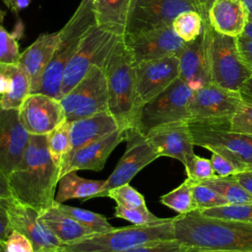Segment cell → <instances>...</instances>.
I'll return each mask as SVG.
<instances>
[{
	"mask_svg": "<svg viewBox=\"0 0 252 252\" xmlns=\"http://www.w3.org/2000/svg\"><path fill=\"white\" fill-rule=\"evenodd\" d=\"M243 100L239 92L213 83L193 91L189 101V123L230 126V121Z\"/></svg>",
	"mask_w": 252,
	"mask_h": 252,
	"instance_id": "cell-10",
	"label": "cell"
},
{
	"mask_svg": "<svg viewBox=\"0 0 252 252\" xmlns=\"http://www.w3.org/2000/svg\"><path fill=\"white\" fill-rule=\"evenodd\" d=\"M60 167L47 148L46 135H31L23 158L7 176L12 198L39 214L53 207Z\"/></svg>",
	"mask_w": 252,
	"mask_h": 252,
	"instance_id": "cell-1",
	"label": "cell"
},
{
	"mask_svg": "<svg viewBox=\"0 0 252 252\" xmlns=\"http://www.w3.org/2000/svg\"><path fill=\"white\" fill-rule=\"evenodd\" d=\"M174 237L196 250L252 251V224L203 216L198 210L173 217Z\"/></svg>",
	"mask_w": 252,
	"mask_h": 252,
	"instance_id": "cell-2",
	"label": "cell"
},
{
	"mask_svg": "<svg viewBox=\"0 0 252 252\" xmlns=\"http://www.w3.org/2000/svg\"><path fill=\"white\" fill-rule=\"evenodd\" d=\"M131 0H94L96 26L123 36L126 32Z\"/></svg>",
	"mask_w": 252,
	"mask_h": 252,
	"instance_id": "cell-26",
	"label": "cell"
},
{
	"mask_svg": "<svg viewBox=\"0 0 252 252\" xmlns=\"http://www.w3.org/2000/svg\"><path fill=\"white\" fill-rule=\"evenodd\" d=\"M235 179L239 182V184L252 195V170L240 171L234 174Z\"/></svg>",
	"mask_w": 252,
	"mask_h": 252,
	"instance_id": "cell-47",
	"label": "cell"
},
{
	"mask_svg": "<svg viewBox=\"0 0 252 252\" xmlns=\"http://www.w3.org/2000/svg\"><path fill=\"white\" fill-rule=\"evenodd\" d=\"M189 127L195 146L221 155L239 172L252 170V135L232 131L224 125L189 123Z\"/></svg>",
	"mask_w": 252,
	"mask_h": 252,
	"instance_id": "cell-7",
	"label": "cell"
},
{
	"mask_svg": "<svg viewBox=\"0 0 252 252\" xmlns=\"http://www.w3.org/2000/svg\"><path fill=\"white\" fill-rule=\"evenodd\" d=\"M7 212L11 228L24 234L32 242L34 252L56 249L62 246L61 241L39 221V213L34 209L12 198Z\"/></svg>",
	"mask_w": 252,
	"mask_h": 252,
	"instance_id": "cell-19",
	"label": "cell"
},
{
	"mask_svg": "<svg viewBox=\"0 0 252 252\" xmlns=\"http://www.w3.org/2000/svg\"><path fill=\"white\" fill-rule=\"evenodd\" d=\"M31 134L24 127L19 109L0 105V171L8 176L19 164Z\"/></svg>",
	"mask_w": 252,
	"mask_h": 252,
	"instance_id": "cell-18",
	"label": "cell"
},
{
	"mask_svg": "<svg viewBox=\"0 0 252 252\" xmlns=\"http://www.w3.org/2000/svg\"><path fill=\"white\" fill-rule=\"evenodd\" d=\"M192 185L193 183L186 178L177 188L162 195L159 199L160 203L178 214H187L196 210L193 201Z\"/></svg>",
	"mask_w": 252,
	"mask_h": 252,
	"instance_id": "cell-32",
	"label": "cell"
},
{
	"mask_svg": "<svg viewBox=\"0 0 252 252\" xmlns=\"http://www.w3.org/2000/svg\"><path fill=\"white\" fill-rule=\"evenodd\" d=\"M237 43L244 60L249 65H252V39L244 35H240L237 37Z\"/></svg>",
	"mask_w": 252,
	"mask_h": 252,
	"instance_id": "cell-45",
	"label": "cell"
},
{
	"mask_svg": "<svg viewBox=\"0 0 252 252\" xmlns=\"http://www.w3.org/2000/svg\"><path fill=\"white\" fill-rule=\"evenodd\" d=\"M114 216L130 221L135 225L147 224L160 220V218L156 217L152 214L147 207L143 208H128L120 205H116Z\"/></svg>",
	"mask_w": 252,
	"mask_h": 252,
	"instance_id": "cell-39",
	"label": "cell"
},
{
	"mask_svg": "<svg viewBox=\"0 0 252 252\" xmlns=\"http://www.w3.org/2000/svg\"><path fill=\"white\" fill-rule=\"evenodd\" d=\"M106 196L113 199L116 202V205L128 208L147 207L144 196L135 188L130 186L129 183L111 189Z\"/></svg>",
	"mask_w": 252,
	"mask_h": 252,
	"instance_id": "cell-36",
	"label": "cell"
},
{
	"mask_svg": "<svg viewBox=\"0 0 252 252\" xmlns=\"http://www.w3.org/2000/svg\"><path fill=\"white\" fill-rule=\"evenodd\" d=\"M5 252H34L32 242L19 231L13 230L4 242Z\"/></svg>",
	"mask_w": 252,
	"mask_h": 252,
	"instance_id": "cell-42",
	"label": "cell"
},
{
	"mask_svg": "<svg viewBox=\"0 0 252 252\" xmlns=\"http://www.w3.org/2000/svg\"><path fill=\"white\" fill-rule=\"evenodd\" d=\"M187 178L193 183H200L207 179L216 177L217 174L213 168L211 159L195 156L191 168L186 171Z\"/></svg>",
	"mask_w": 252,
	"mask_h": 252,
	"instance_id": "cell-40",
	"label": "cell"
},
{
	"mask_svg": "<svg viewBox=\"0 0 252 252\" xmlns=\"http://www.w3.org/2000/svg\"><path fill=\"white\" fill-rule=\"evenodd\" d=\"M107 81L104 69L93 65L86 76L61 99L66 121L72 122L108 111Z\"/></svg>",
	"mask_w": 252,
	"mask_h": 252,
	"instance_id": "cell-11",
	"label": "cell"
},
{
	"mask_svg": "<svg viewBox=\"0 0 252 252\" xmlns=\"http://www.w3.org/2000/svg\"><path fill=\"white\" fill-rule=\"evenodd\" d=\"M194 252H252V251H237V250H196Z\"/></svg>",
	"mask_w": 252,
	"mask_h": 252,
	"instance_id": "cell-54",
	"label": "cell"
},
{
	"mask_svg": "<svg viewBox=\"0 0 252 252\" xmlns=\"http://www.w3.org/2000/svg\"><path fill=\"white\" fill-rule=\"evenodd\" d=\"M0 252H5V246H4V242L0 240Z\"/></svg>",
	"mask_w": 252,
	"mask_h": 252,
	"instance_id": "cell-56",
	"label": "cell"
},
{
	"mask_svg": "<svg viewBox=\"0 0 252 252\" xmlns=\"http://www.w3.org/2000/svg\"><path fill=\"white\" fill-rule=\"evenodd\" d=\"M8 71L11 78L10 89L0 97V105L6 109H19L31 94V80L19 65H8Z\"/></svg>",
	"mask_w": 252,
	"mask_h": 252,
	"instance_id": "cell-28",
	"label": "cell"
},
{
	"mask_svg": "<svg viewBox=\"0 0 252 252\" xmlns=\"http://www.w3.org/2000/svg\"><path fill=\"white\" fill-rule=\"evenodd\" d=\"M12 193L9 187L8 178L0 171V198H11Z\"/></svg>",
	"mask_w": 252,
	"mask_h": 252,
	"instance_id": "cell-49",
	"label": "cell"
},
{
	"mask_svg": "<svg viewBox=\"0 0 252 252\" xmlns=\"http://www.w3.org/2000/svg\"><path fill=\"white\" fill-rule=\"evenodd\" d=\"M158 157L179 160L188 171L196 156L188 121L172 122L152 129L146 134Z\"/></svg>",
	"mask_w": 252,
	"mask_h": 252,
	"instance_id": "cell-15",
	"label": "cell"
},
{
	"mask_svg": "<svg viewBox=\"0 0 252 252\" xmlns=\"http://www.w3.org/2000/svg\"><path fill=\"white\" fill-rule=\"evenodd\" d=\"M123 140H125L124 132L118 129L110 135L75 151L64 159L60 167L59 177L70 171H100L111 152Z\"/></svg>",
	"mask_w": 252,
	"mask_h": 252,
	"instance_id": "cell-20",
	"label": "cell"
},
{
	"mask_svg": "<svg viewBox=\"0 0 252 252\" xmlns=\"http://www.w3.org/2000/svg\"><path fill=\"white\" fill-rule=\"evenodd\" d=\"M2 1H3V2H4V4H5V5H6V6L9 8V7H10V4H11V1H12V0H2Z\"/></svg>",
	"mask_w": 252,
	"mask_h": 252,
	"instance_id": "cell-58",
	"label": "cell"
},
{
	"mask_svg": "<svg viewBox=\"0 0 252 252\" xmlns=\"http://www.w3.org/2000/svg\"><path fill=\"white\" fill-rule=\"evenodd\" d=\"M138 106L141 107L179 78L177 56H168L135 65Z\"/></svg>",
	"mask_w": 252,
	"mask_h": 252,
	"instance_id": "cell-16",
	"label": "cell"
},
{
	"mask_svg": "<svg viewBox=\"0 0 252 252\" xmlns=\"http://www.w3.org/2000/svg\"><path fill=\"white\" fill-rule=\"evenodd\" d=\"M199 212L206 217L238 220L252 224V202L246 204H227Z\"/></svg>",
	"mask_w": 252,
	"mask_h": 252,
	"instance_id": "cell-34",
	"label": "cell"
},
{
	"mask_svg": "<svg viewBox=\"0 0 252 252\" xmlns=\"http://www.w3.org/2000/svg\"><path fill=\"white\" fill-rule=\"evenodd\" d=\"M95 25L94 0H82L73 16L59 31L57 48L35 94H43L60 100L64 70L77 52L86 33Z\"/></svg>",
	"mask_w": 252,
	"mask_h": 252,
	"instance_id": "cell-4",
	"label": "cell"
},
{
	"mask_svg": "<svg viewBox=\"0 0 252 252\" xmlns=\"http://www.w3.org/2000/svg\"><path fill=\"white\" fill-rule=\"evenodd\" d=\"M4 17H5V11H3V10L0 9V22H2V20L4 19Z\"/></svg>",
	"mask_w": 252,
	"mask_h": 252,
	"instance_id": "cell-57",
	"label": "cell"
},
{
	"mask_svg": "<svg viewBox=\"0 0 252 252\" xmlns=\"http://www.w3.org/2000/svg\"><path fill=\"white\" fill-rule=\"evenodd\" d=\"M175 33L184 41H194L203 31V18L197 11L179 14L171 24Z\"/></svg>",
	"mask_w": 252,
	"mask_h": 252,
	"instance_id": "cell-33",
	"label": "cell"
},
{
	"mask_svg": "<svg viewBox=\"0 0 252 252\" xmlns=\"http://www.w3.org/2000/svg\"><path fill=\"white\" fill-rule=\"evenodd\" d=\"M69 123L71 141L69 155L119 129L117 122L108 111L99 112Z\"/></svg>",
	"mask_w": 252,
	"mask_h": 252,
	"instance_id": "cell-24",
	"label": "cell"
},
{
	"mask_svg": "<svg viewBox=\"0 0 252 252\" xmlns=\"http://www.w3.org/2000/svg\"><path fill=\"white\" fill-rule=\"evenodd\" d=\"M177 57L179 78L192 91L199 90L211 83L206 57V39L203 31L194 41L185 43Z\"/></svg>",
	"mask_w": 252,
	"mask_h": 252,
	"instance_id": "cell-22",
	"label": "cell"
},
{
	"mask_svg": "<svg viewBox=\"0 0 252 252\" xmlns=\"http://www.w3.org/2000/svg\"><path fill=\"white\" fill-rule=\"evenodd\" d=\"M209 186L224 197L229 204H246L252 202V195L249 194L235 179L234 175L216 176L200 182Z\"/></svg>",
	"mask_w": 252,
	"mask_h": 252,
	"instance_id": "cell-29",
	"label": "cell"
},
{
	"mask_svg": "<svg viewBox=\"0 0 252 252\" xmlns=\"http://www.w3.org/2000/svg\"><path fill=\"white\" fill-rule=\"evenodd\" d=\"M20 119L31 135H47L66 120L59 99L30 94L19 108Z\"/></svg>",
	"mask_w": 252,
	"mask_h": 252,
	"instance_id": "cell-17",
	"label": "cell"
},
{
	"mask_svg": "<svg viewBox=\"0 0 252 252\" xmlns=\"http://www.w3.org/2000/svg\"><path fill=\"white\" fill-rule=\"evenodd\" d=\"M21 53L16 37L0 26V64L17 66Z\"/></svg>",
	"mask_w": 252,
	"mask_h": 252,
	"instance_id": "cell-37",
	"label": "cell"
},
{
	"mask_svg": "<svg viewBox=\"0 0 252 252\" xmlns=\"http://www.w3.org/2000/svg\"><path fill=\"white\" fill-rule=\"evenodd\" d=\"M208 21L219 33L238 37L248 24V12L242 0H215L208 11Z\"/></svg>",
	"mask_w": 252,
	"mask_h": 252,
	"instance_id": "cell-23",
	"label": "cell"
},
{
	"mask_svg": "<svg viewBox=\"0 0 252 252\" xmlns=\"http://www.w3.org/2000/svg\"><path fill=\"white\" fill-rule=\"evenodd\" d=\"M123 40L135 65L163 57L177 56L186 43L175 33L172 26L125 34Z\"/></svg>",
	"mask_w": 252,
	"mask_h": 252,
	"instance_id": "cell-14",
	"label": "cell"
},
{
	"mask_svg": "<svg viewBox=\"0 0 252 252\" xmlns=\"http://www.w3.org/2000/svg\"><path fill=\"white\" fill-rule=\"evenodd\" d=\"M41 252H70L62 247H59V248H56V249H51V250H44V251H41Z\"/></svg>",
	"mask_w": 252,
	"mask_h": 252,
	"instance_id": "cell-55",
	"label": "cell"
},
{
	"mask_svg": "<svg viewBox=\"0 0 252 252\" xmlns=\"http://www.w3.org/2000/svg\"><path fill=\"white\" fill-rule=\"evenodd\" d=\"M192 193L194 205L196 210L198 211H203L206 209L220 207L229 204L224 197H222L214 189L202 183H193Z\"/></svg>",
	"mask_w": 252,
	"mask_h": 252,
	"instance_id": "cell-35",
	"label": "cell"
},
{
	"mask_svg": "<svg viewBox=\"0 0 252 252\" xmlns=\"http://www.w3.org/2000/svg\"><path fill=\"white\" fill-rule=\"evenodd\" d=\"M214 1L215 0H196L198 5V10L200 15L203 18V21L208 20V11Z\"/></svg>",
	"mask_w": 252,
	"mask_h": 252,
	"instance_id": "cell-50",
	"label": "cell"
},
{
	"mask_svg": "<svg viewBox=\"0 0 252 252\" xmlns=\"http://www.w3.org/2000/svg\"><path fill=\"white\" fill-rule=\"evenodd\" d=\"M103 69L107 81L108 112L123 132L136 129L140 108L137 100L135 63L123 36L115 45Z\"/></svg>",
	"mask_w": 252,
	"mask_h": 252,
	"instance_id": "cell-3",
	"label": "cell"
},
{
	"mask_svg": "<svg viewBox=\"0 0 252 252\" xmlns=\"http://www.w3.org/2000/svg\"></svg>",
	"mask_w": 252,
	"mask_h": 252,
	"instance_id": "cell-59",
	"label": "cell"
},
{
	"mask_svg": "<svg viewBox=\"0 0 252 252\" xmlns=\"http://www.w3.org/2000/svg\"><path fill=\"white\" fill-rule=\"evenodd\" d=\"M31 1L32 0H12L9 8L17 14L20 11L26 9L31 4Z\"/></svg>",
	"mask_w": 252,
	"mask_h": 252,
	"instance_id": "cell-51",
	"label": "cell"
},
{
	"mask_svg": "<svg viewBox=\"0 0 252 252\" xmlns=\"http://www.w3.org/2000/svg\"><path fill=\"white\" fill-rule=\"evenodd\" d=\"M11 78L8 71V65L0 64V97L8 93L10 89Z\"/></svg>",
	"mask_w": 252,
	"mask_h": 252,
	"instance_id": "cell-46",
	"label": "cell"
},
{
	"mask_svg": "<svg viewBox=\"0 0 252 252\" xmlns=\"http://www.w3.org/2000/svg\"><path fill=\"white\" fill-rule=\"evenodd\" d=\"M230 130L252 135V104L242 103L230 121Z\"/></svg>",
	"mask_w": 252,
	"mask_h": 252,
	"instance_id": "cell-41",
	"label": "cell"
},
{
	"mask_svg": "<svg viewBox=\"0 0 252 252\" xmlns=\"http://www.w3.org/2000/svg\"><path fill=\"white\" fill-rule=\"evenodd\" d=\"M196 249L176 239L158 240L137 245L122 252H194Z\"/></svg>",
	"mask_w": 252,
	"mask_h": 252,
	"instance_id": "cell-38",
	"label": "cell"
},
{
	"mask_svg": "<svg viewBox=\"0 0 252 252\" xmlns=\"http://www.w3.org/2000/svg\"><path fill=\"white\" fill-rule=\"evenodd\" d=\"M242 35L252 39V23L251 22H248V24L246 26V29H245V31H244Z\"/></svg>",
	"mask_w": 252,
	"mask_h": 252,
	"instance_id": "cell-53",
	"label": "cell"
},
{
	"mask_svg": "<svg viewBox=\"0 0 252 252\" xmlns=\"http://www.w3.org/2000/svg\"><path fill=\"white\" fill-rule=\"evenodd\" d=\"M239 94L244 103L252 104V74L239 90Z\"/></svg>",
	"mask_w": 252,
	"mask_h": 252,
	"instance_id": "cell-48",
	"label": "cell"
},
{
	"mask_svg": "<svg viewBox=\"0 0 252 252\" xmlns=\"http://www.w3.org/2000/svg\"><path fill=\"white\" fill-rule=\"evenodd\" d=\"M206 57L211 83L226 90L239 92L252 74V67L242 57L237 37L214 31L208 20L203 21Z\"/></svg>",
	"mask_w": 252,
	"mask_h": 252,
	"instance_id": "cell-6",
	"label": "cell"
},
{
	"mask_svg": "<svg viewBox=\"0 0 252 252\" xmlns=\"http://www.w3.org/2000/svg\"><path fill=\"white\" fill-rule=\"evenodd\" d=\"M53 206L57 207L59 210L73 218L79 223L85 227L92 230L94 233L102 232L111 229L113 226L108 222L106 218L100 214L94 213L85 209H80L77 207L65 205L63 203H57L54 201Z\"/></svg>",
	"mask_w": 252,
	"mask_h": 252,
	"instance_id": "cell-30",
	"label": "cell"
},
{
	"mask_svg": "<svg viewBox=\"0 0 252 252\" xmlns=\"http://www.w3.org/2000/svg\"><path fill=\"white\" fill-rule=\"evenodd\" d=\"M192 94L193 91L178 78L141 107L136 129L146 135L152 129L164 124L188 121Z\"/></svg>",
	"mask_w": 252,
	"mask_h": 252,
	"instance_id": "cell-9",
	"label": "cell"
},
{
	"mask_svg": "<svg viewBox=\"0 0 252 252\" xmlns=\"http://www.w3.org/2000/svg\"><path fill=\"white\" fill-rule=\"evenodd\" d=\"M38 220L61 241L62 244L74 242L94 233L55 206L40 213Z\"/></svg>",
	"mask_w": 252,
	"mask_h": 252,
	"instance_id": "cell-25",
	"label": "cell"
},
{
	"mask_svg": "<svg viewBox=\"0 0 252 252\" xmlns=\"http://www.w3.org/2000/svg\"><path fill=\"white\" fill-rule=\"evenodd\" d=\"M121 37L96 25L86 33L77 52L64 70L61 98L86 76L93 65L104 67Z\"/></svg>",
	"mask_w": 252,
	"mask_h": 252,
	"instance_id": "cell-8",
	"label": "cell"
},
{
	"mask_svg": "<svg viewBox=\"0 0 252 252\" xmlns=\"http://www.w3.org/2000/svg\"><path fill=\"white\" fill-rule=\"evenodd\" d=\"M104 180H91L80 177L76 171H70L60 177L58 181V192L55 202L63 203L71 199H82L88 201L94 198L103 187Z\"/></svg>",
	"mask_w": 252,
	"mask_h": 252,
	"instance_id": "cell-27",
	"label": "cell"
},
{
	"mask_svg": "<svg viewBox=\"0 0 252 252\" xmlns=\"http://www.w3.org/2000/svg\"><path fill=\"white\" fill-rule=\"evenodd\" d=\"M244 3L247 12H248V21L252 23V0H242Z\"/></svg>",
	"mask_w": 252,
	"mask_h": 252,
	"instance_id": "cell-52",
	"label": "cell"
},
{
	"mask_svg": "<svg viewBox=\"0 0 252 252\" xmlns=\"http://www.w3.org/2000/svg\"><path fill=\"white\" fill-rule=\"evenodd\" d=\"M175 239L173 218L89 234L74 242L62 244L70 252H122L140 244Z\"/></svg>",
	"mask_w": 252,
	"mask_h": 252,
	"instance_id": "cell-5",
	"label": "cell"
},
{
	"mask_svg": "<svg viewBox=\"0 0 252 252\" xmlns=\"http://www.w3.org/2000/svg\"><path fill=\"white\" fill-rule=\"evenodd\" d=\"M185 11L199 12L196 0H131L125 34L171 26Z\"/></svg>",
	"mask_w": 252,
	"mask_h": 252,
	"instance_id": "cell-12",
	"label": "cell"
},
{
	"mask_svg": "<svg viewBox=\"0 0 252 252\" xmlns=\"http://www.w3.org/2000/svg\"><path fill=\"white\" fill-rule=\"evenodd\" d=\"M47 148L53 161L61 167L64 159L70 153V123L64 121L46 135Z\"/></svg>",
	"mask_w": 252,
	"mask_h": 252,
	"instance_id": "cell-31",
	"label": "cell"
},
{
	"mask_svg": "<svg viewBox=\"0 0 252 252\" xmlns=\"http://www.w3.org/2000/svg\"><path fill=\"white\" fill-rule=\"evenodd\" d=\"M211 162L218 176H230L239 172L232 162L218 153H212Z\"/></svg>",
	"mask_w": 252,
	"mask_h": 252,
	"instance_id": "cell-43",
	"label": "cell"
},
{
	"mask_svg": "<svg viewBox=\"0 0 252 252\" xmlns=\"http://www.w3.org/2000/svg\"><path fill=\"white\" fill-rule=\"evenodd\" d=\"M11 198H0V240L5 242L9 234L13 231L10 226L9 217L7 208L10 203Z\"/></svg>",
	"mask_w": 252,
	"mask_h": 252,
	"instance_id": "cell-44",
	"label": "cell"
},
{
	"mask_svg": "<svg viewBox=\"0 0 252 252\" xmlns=\"http://www.w3.org/2000/svg\"><path fill=\"white\" fill-rule=\"evenodd\" d=\"M59 41V32L40 34L20 56L21 66L31 80V94H35Z\"/></svg>",
	"mask_w": 252,
	"mask_h": 252,
	"instance_id": "cell-21",
	"label": "cell"
},
{
	"mask_svg": "<svg viewBox=\"0 0 252 252\" xmlns=\"http://www.w3.org/2000/svg\"><path fill=\"white\" fill-rule=\"evenodd\" d=\"M124 136L127 142L126 151L94 198L106 197L111 189L129 183L138 172L159 158L146 135L137 129L125 131Z\"/></svg>",
	"mask_w": 252,
	"mask_h": 252,
	"instance_id": "cell-13",
	"label": "cell"
}]
</instances>
